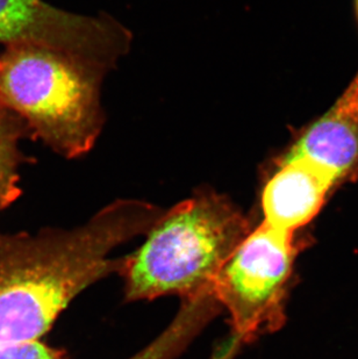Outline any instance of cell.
Here are the masks:
<instances>
[{"mask_svg":"<svg viewBox=\"0 0 358 359\" xmlns=\"http://www.w3.org/2000/svg\"><path fill=\"white\" fill-rule=\"evenodd\" d=\"M129 359H166V353L157 344H149L147 348Z\"/></svg>","mask_w":358,"mask_h":359,"instance_id":"30bf717a","label":"cell"},{"mask_svg":"<svg viewBox=\"0 0 358 359\" xmlns=\"http://www.w3.org/2000/svg\"><path fill=\"white\" fill-rule=\"evenodd\" d=\"M29 135L27 126L20 118L0 107V210L20 196L19 168L27 158L19 144Z\"/></svg>","mask_w":358,"mask_h":359,"instance_id":"ba28073f","label":"cell"},{"mask_svg":"<svg viewBox=\"0 0 358 359\" xmlns=\"http://www.w3.org/2000/svg\"><path fill=\"white\" fill-rule=\"evenodd\" d=\"M132 36L112 18L69 13L42 0H0V42L62 51L107 72L126 54Z\"/></svg>","mask_w":358,"mask_h":359,"instance_id":"5b68a950","label":"cell"},{"mask_svg":"<svg viewBox=\"0 0 358 359\" xmlns=\"http://www.w3.org/2000/svg\"><path fill=\"white\" fill-rule=\"evenodd\" d=\"M285 157L312 161L338 182L355 169L358 164V72L335 105L299 137Z\"/></svg>","mask_w":358,"mask_h":359,"instance_id":"52a82bcc","label":"cell"},{"mask_svg":"<svg viewBox=\"0 0 358 359\" xmlns=\"http://www.w3.org/2000/svg\"><path fill=\"white\" fill-rule=\"evenodd\" d=\"M105 72L62 51L32 43L0 55V107L67 158L88 154L104 123L99 88Z\"/></svg>","mask_w":358,"mask_h":359,"instance_id":"3957f363","label":"cell"},{"mask_svg":"<svg viewBox=\"0 0 358 359\" xmlns=\"http://www.w3.org/2000/svg\"><path fill=\"white\" fill-rule=\"evenodd\" d=\"M299 250L294 235L262 222L220 271L212 295L230 314L237 343L251 342L284 325L285 299Z\"/></svg>","mask_w":358,"mask_h":359,"instance_id":"277c9868","label":"cell"},{"mask_svg":"<svg viewBox=\"0 0 358 359\" xmlns=\"http://www.w3.org/2000/svg\"><path fill=\"white\" fill-rule=\"evenodd\" d=\"M251 231L223 194L205 191L178 203L162 214L134 254L122 258L126 299L212 294L216 277Z\"/></svg>","mask_w":358,"mask_h":359,"instance_id":"7a4b0ae2","label":"cell"},{"mask_svg":"<svg viewBox=\"0 0 358 359\" xmlns=\"http://www.w3.org/2000/svg\"><path fill=\"white\" fill-rule=\"evenodd\" d=\"M164 213L136 200L111 203L74 231L0 238V346L37 342L74 297L118 271L112 251Z\"/></svg>","mask_w":358,"mask_h":359,"instance_id":"6da1fadb","label":"cell"},{"mask_svg":"<svg viewBox=\"0 0 358 359\" xmlns=\"http://www.w3.org/2000/svg\"><path fill=\"white\" fill-rule=\"evenodd\" d=\"M0 359H65L58 350L37 342L0 346Z\"/></svg>","mask_w":358,"mask_h":359,"instance_id":"9c48e42d","label":"cell"},{"mask_svg":"<svg viewBox=\"0 0 358 359\" xmlns=\"http://www.w3.org/2000/svg\"><path fill=\"white\" fill-rule=\"evenodd\" d=\"M357 13H358V0H357Z\"/></svg>","mask_w":358,"mask_h":359,"instance_id":"8fae6325","label":"cell"},{"mask_svg":"<svg viewBox=\"0 0 358 359\" xmlns=\"http://www.w3.org/2000/svg\"><path fill=\"white\" fill-rule=\"evenodd\" d=\"M336 183L331 173L312 161L284 157L262 192V222L294 235L314 219Z\"/></svg>","mask_w":358,"mask_h":359,"instance_id":"8992f818","label":"cell"}]
</instances>
